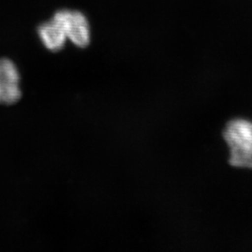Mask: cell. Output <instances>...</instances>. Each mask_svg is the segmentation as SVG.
Instances as JSON below:
<instances>
[{
    "label": "cell",
    "mask_w": 252,
    "mask_h": 252,
    "mask_svg": "<svg viewBox=\"0 0 252 252\" xmlns=\"http://www.w3.org/2000/svg\"><path fill=\"white\" fill-rule=\"evenodd\" d=\"M22 96L18 68L11 60L0 59V104L12 105Z\"/></svg>",
    "instance_id": "3"
},
{
    "label": "cell",
    "mask_w": 252,
    "mask_h": 252,
    "mask_svg": "<svg viewBox=\"0 0 252 252\" xmlns=\"http://www.w3.org/2000/svg\"><path fill=\"white\" fill-rule=\"evenodd\" d=\"M223 135L230 148V164L252 169V123L234 120L226 126Z\"/></svg>",
    "instance_id": "1"
},
{
    "label": "cell",
    "mask_w": 252,
    "mask_h": 252,
    "mask_svg": "<svg viewBox=\"0 0 252 252\" xmlns=\"http://www.w3.org/2000/svg\"><path fill=\"white\" fill-rule=\"evenodd\" d=\"M38 36L46 49L51 52L61 51L67 40L63 30L53 18L39 26Z\"/></svg>",
    "instance_id": "4"
},
{
    "label": "cell",
    "mask_w": 252,
    "mask_h": 252,
    "mask_svg": "<svg viewBox=\"0 0 252 252\" xmlns=\"http://www.w3.org/2000/svg\"><path fill=\"white\" fill-rule=\"evenodd\" d=\"M53 18L63 30V34L74 45L86 48L91 42V29L88 19L78 10L61 9L54 13Z\"/></svg>",
    "instance_id": "2"
}]
</instances>
